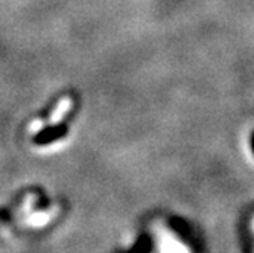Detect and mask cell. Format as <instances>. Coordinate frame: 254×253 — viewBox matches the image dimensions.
Here are the masks:
<instances>
[{
	"mask_svg": "<svg viewBox=\"0 0 254 253\" xmlns=\"http://www.w3.org/2000/svg\"><path fill=\"white\" fill-rule=\"evenodd\" d=\"M155 231H157V235L161 237V241H163V244L158 246V249H161V250H186V252L189 250L186 246H183L181 243H177L178 240L175 238V235L171 234L169 231H166L165 227H158Z\"/></svg>",
	"mask_w": 254,
	"mask_h": 253,
	"instance_id": "1",
	"label": "cell"
},
{
	"mask_svg": "<svg viewBox=\"0 0 254 253\" xmlns=\"http://www.w3.org/2000/svg\"><path fill=\"white\" fill-rule=\"evenodd\" d=\"M253 147H254V141H253Z\"/></svg>",
	"mask_w": 254,
	"mask_h": 253,
	"instance_id": "2",
	"label": "cell"
},
{
	"mask_svg": "<svg viewBox=\"0 0 254 253\" xmlns=\"http://www.w3.org/2000/svg\"><path fill=\"white\" fill-rule=\"evenodd\" d=\"M253 227H254V221H253Z\"/></svg>",
	"mask_w": 254,
	"mask_h": 253,
	"instance_id": "3",
	"label": "cell"
}]
</instances>
